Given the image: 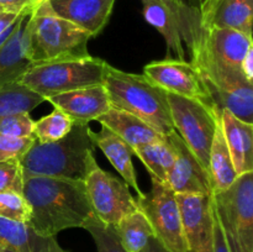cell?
I'll use <instances>...</instances> for the list:
<instances>
[{"label":"cell","instance_id":"37","mask_svg":"<svg viewBox=\"0 0 253 252\" xmlns=\"http://www.w3.org/2000/svg\"><path fill=\"white\" fill-rule=\"evenodd\" d=\"M141 252H169L155 236L148 241V244L146 245L145 249Z\"/></svg>","mask_w":253,"mask_h":252},{"label":"cell","instance_id":"7","mask_svg":"<svg viewBox=\"0 0 253 252\" xmlns=\"http://www.w3.org/2000/svg\"><path fill=\"white\" fill-rule=\"evenodd\" d=\"M190 63L217 110H229L240 120L253 124V82L241 72L215 66L198 53H190Z\"/></svg>","mask_w":253,"mask_h":252},{"label":"cell","instance_id":"28","mask_svg":"<svg viewBox=\"0 0 253 252\" xmlns=\"http://www.w3.org/2000/svg\"><path fill=\"white\" fill-rule=\"evenodd\" d=\"M73 120L54 108L52 113L34 123V136L41 143H49L63 138L73 127Z\"/></svg>","mask_w":253,"mask_h":252},{"label":"cell","instance_id":"20","mask_svg":"<svg viewBox=\"0 0 253 252\" xmlns=\"http://www.w3.org/2000/svg\"><path fill=\"white\" fill-rule=\"evenodd\" d=\"M220 115L237 175L253 172V124L240 120L229 110H220Z\"/></svg>","mask_w":253,"mask_h":252},{"label":"cell","instance_id":"4","mask_svg":"<svg viewBox=\"0 0 253 252\" xmlns=\"http://www.w3.org/2000/svg\"><path fill=\"white\" fill-rule=\"evenodd\" d=\"M90 39L88 32L54 14L47 0L34 7L29 37V54L34 64L86 56Z\"/></svg>","mask_w":253,"mask_h":252},{"label":"cell","instance_id":"25","mask_svg":"<svg viewBox=\"0 0 253 252\" xmlns=\"http://www.w3.org/2000/svg\"><path fill=\"white\" fill-rule=\"evenodd\" d=\"M115 227L126 252H141L155 236L150 221L140 209L124 216Z\"/></svg>","mask_w":253,"mask_h":252},{"label":"cell","instance_id":"11","mask_svg":"<svg viewBox=\"0 0 253 252\" xmlns=\"http://www.w3.org/2000/svg\"><path fill=\"white\" fill-rule=\"evenodd\" d=\"M83 182L93 214L105 224L116 226L124 216L138 209L128 185L101 169L96 160L91 161Z\"/></svg>","mask_w":253,"mask_h":252},{"label":"cell","instance_id":"21","mask_svg":"<svg viewBox=\"0 0 253 252\" xmlns=\"http://www.w3.org/2000/svg\"><path fill=\"white\" fill-rule=\"evenodd\" d=\"M96 121L110 128L121 140L125 141L132 151L141 146L158 142L166 137L137 116L115 108L109 109Z\"/></svg>","mask_w":253,"mask_h":252},{"label":"cell","instance_id":"17","mask_svg":"<svg viewBox=\"0 0 253 252\" xmlns=\"http://www.w3.org/2000/svg\"><path fill=\"white\" fill-rule=\"evenodd\" d=\"M202 29H232L252 37L253 0H202Z\"/></svg>","mask_w":253,"mask_h":252},{"label":"cell","instance_id":"30","mask_svg":"<svg viewBox=\"0 0 253 252\" xmlns=\"http://www.w3.org/2000/svg\"><path fill=\"white\" fill-rule=\"evenodd\" d=\"M30 214L31 210L29 203L26 202L22 193L12 190L0 193V216L12 221L27 224Z\"/></svg>","mask_w":253,"mask_h":252},{"label":"cell","instance_id":"19","mask_svg":"<svg viewBox=\"0 0 253 252\" xmlns=\"http://www.w3.org/2000/svg\"><path fill=\"white\" fill-rule=\"evenodd\" d=\"M116 0H47L49 7L62 19L96 37L108 25Z\"/></svg>","mask_w":253,"mask_h":252},{"label":"cell","instance_id":"41","mask_svg":"<svg viewBox=\"0 0 253 252\" xmlns=\"http://www.w3.org/2000/svg\"><path fill=\"white\" fill-rule=\"evenodd\" d=\"M0 252H1V247H0Z\"/></svg>","mask_w":253,"mask_h":252},{"label":"cell","instance_id":"22","mask_svg":"<svg viewBox=\"0 0 253 252\" xmlns=\"http://www.w3.org/2000/svg\"><path fill=\"white\" fill-rule=\"evenodd\" d=\"M90 138L93 141V145L103 151L113 167L120 173L124 182L128 187H132L135 189L137 197H142L143 192L138 187L135 168H133L132 148L104 125H101V128L98 132L90 131Z\"/></svg>","mask_w":253,"mask_h":252},{"label":"cell","instance_id":"2","mask_svg":"<svg viewBox=\"0 0 253 252\" xmlns=\"http://www.w3.org/2000/svg\"><path fill=\"white\" fill-rule=\"evenodd\" d=\"M89 124L74 123L63 138L54 142L34 143L19 160L24 175L71 178L84 180L94 157Z\"/></svg>","mask_w":253,"mask_h":252},{"label":"cell","instance_id":"10","mask_svg":"<svg viewBox=\"0 0 253 252\" xmlns=\"http://www.w3.org/2000/svg\"><path fill=\"white\" fill-rule=\"evenodd\" d=\"M152 179V188L137 197V207L150 221L155 237L169 252H188L182 217L175 194L160 180Z\"/></svg>","mask_w":253,"mask_h":252},{"label":"cell","instance_id":"36","mask_svg":"<svg viewBox=\"0 0 253 252\" xmlns=\"http://www.w3.org/2000/svg\"><path fill=\"white\" fill-rule=\"evenodd\" d=\"M20 14H11V12H5L2 10H0V36H1V34L7 27L11 26L16 21Z\"/></svg>","mask_w":253,"mask_h":252},{"label":"cell","instance_id":"8","mask_svg":"<svg viewBox=\"0 0 253 252\" xmlns=\"http://www.w3.org/2000/svg\"><path fill=\"white\" fill-rule=\"evenodd\" d=\"M170 118L175 131L209 173V152L220 111L199 100L167 93Z\"/></svg>","mask_w":253,"mask_h":252},{"label":"cell","instance_id":"38","mask_svg":"<svg viewBox=\"0 0 253 252\" xmlns=\"http://www.w3.org/2000/svg\"><path fill=\"white\" fill-rule=\"evenodd\" d=\"M47 252H67L61 247V245L57 242L56 237H48L47 241Z\"/></svg>","mask_w":253,"mask_h":252},{"label":"cell","instance_id":"9","mask_svg":"<svg viewBox=\"0 0 253 252\" xmlns=\"http://www.w3.org/2000/svg\"><path fill=\"white\" fill-rule=\"evenodd\" d=\"M143 17L167 42L169 51L184 59L185 48L202 32L199 7L170 0H142Z\"/></svg>","mask_w":253,"mask_h":252},{"label":"cell","instance_id":"33","mask_svg":"<svg viewBox=\"0 0 253 252\" xmlns=\"http://www.w3.org/2000/svg\"><path fill=\"white\" fill-rule=\"evenodd\" d=\"M35 137H11L0 135V162L20 160L34 143Z\"/></svg>","mask_w":253,"mask_h":252},{"label":"cell","instance_id":"15","mask_svg":"<svg viewBox=\"0 0 253 252\" xmlns=\"http://www.w3.org/2000/svg\"><path fill=\"white\" fill-rule=\"evenodd\" d=\"M175 151V158L165 184L174 194H212L209 173L189 150L177 131L167 135Z\"/></svg>","mask_w":253,"mask_h":252},{"label":"cell","instance_id":"34","mask_svg":"<svg viewBox=\"0 0 253 252\" xmlns=\"http://www.w3.org/2000/svg\"><path fill=\"white\" fill-rule=\"evenodd\" d=\"M41 0H0V10L11 14H20L24 10L35 7Z\"/></svg>","mask_w":253,"mask_h":252},{"label":"cell","instance_id":"29","mask_svg":"<svg viewBox=\"0 0 253 252\" xmlns=\"http://www.w3.org/2000/svg\"><path fill=\"white\" fill-rule=\"evenodd\" d=\"M83 229L91 235L98 252H126L119 239L115 225L105 224L93 215L84 222Z\"/></svg>","mask_w":253,"mask_h":252},{"label":"cell","instance_id":"26","mask_svg":"<svg viewBox=\"0 0 253 252\" xmlns=\"http://www.w3.org/2000/svg\"><path fill=\"white\" fill-rule=\"evenodd\" d=\"M133 155H136V157L140 158L141 162L145 165L151 178L166 183V178L175 158L174 147L167 136L158 142L135 148Z\"/></svg>","mask_w":253,"mask_h":252},{"label":"cell","instance_id":"5","mask_svg":"<svg viewBox=\"0 0 253 252\" xmlns=\"http://www.w3.org/2000/svg\"><path fill=\"white\" fill-rule=\"evenodd\" d=\"M108 62L86 54L34 64L19 83L41 95L49 96L91 85H103Z\"/></svg>","mask_w":253,"mask_h":252},{"label":"cell","instance_id":"35","mask_svg":"<svg viewBox=\"0 0 253 252\" xmlns=\"http://www.w3.org/2000/svg\"><path fill=\"white\" fill-rule=\"evenodd\" d=\"M214 202V200H212ZM214 252H231L214 208Z\"/></svg>","mask_w":253,"mask_h":252},{"label":"cell","instance_id":"24","mask_svg":"<svg viewBox=\"0 0 253 252\" xmlns=\"http://www.w3.org/2000/svg\"><path fill=\"white\" fill-rule=\"evenodd\" d=\"M48 237L35 234L27 224L0 216V247H12L19 252H47Z\"/></svg>","mask_w":253,"mask_h":252},{"label":"cell","instance_id":"1","mask_svg":"<svg viewBox=\"0 0 253 252\" xmlns=\"http://www.w3.org/2000/svg\"><path fill=\"white\" fill-rule=\"evenodd\" d=\"M22 195L31 210L27 226L41 237H56L63 230L83 227L94 215L83 180L24 175Z\"/></svg>","mask_w":253,"mask_h":252},{"label":"cell","instance_id":"27","mask_svg":"<svg viewBox=\"0 0 253 252\" xmlns=\"http://www.w3.org/2000/svg\"><path fill=\"white\" fill-rule=\"evenodd\" d=\"M44 99L19 82L0 88V121L11 114L30 113Z\"/></svg>","mask_w":253,"mask_h":252},{"label":"cell","instance_id":"16","mask_svg":"<svg viewBox=\"0 0 253 252\" xmlns=\"http://www.w3.org/2000/svg\"><path fill=\"white\" fill-rule=\"evenodd\" d=\"M34 7L24 10L11 34L0 44V88L17 82L32 66L29 54L30 17Z\"/></svg>","mask_w":253,"mask_h":252},{"label":"cell","instance_id":"13","mask_svg":"<svg viewBox=\"0 0 253 252\" xmlns=\"http://www.w3.org/2000/svg\"><path fill=\"white\" fill-rule=\"evenodd\" d=\"M143 76L166 93L199 100L215 108L198 71L185 59L165 58L150 62L143 67Z\"/></svg>","mask_w":253,"mask_h":252},{"label":"cell","instance_id":"31","mask_svg":"<svg viewBox=\"0 0 253 252\" xmlns=\"http://www.w3.org/2000/svg\"><path fill=\"white\" fill-rule=\"evenodd\" d=\"M34 123L29 113L11 114L0 121V135L11 137H35Z\"/></svg>","mask_w":253,"mask_h":252},{"label":"cell","instance_id":"39","mask_svg":"<svg viewBox=\"0 0 253 252\" xmlns=\"http://www.w3.org/2000/svg\"><path fill=\"white\" fill-rule=\"evenodd\" d=\"M170 1L180 2V4H187V5H192V6H195V7H199L202 0H170Z\"/></svg>","mask_w":253,"mask_h":252},{"label":"cell","instance_id":"32","mask_svg":"<svg viewBox=\"0 0 253 252\" xmlns=\"http://www.w3.org/2000/svg\"><path fill=\"white\" fill-rule=\"evenodd\" d=\"M22 169L19 160L0 162V193L12 190L22 193Z\"/></svg>","mask_w":253,"mask_h":252},{"label":"cell","instance_id":"12","mask_svg":"<svg viewBox=\"0 0 253 252\" xmlns=\"http://www.w3.org/2000/svg\"><path fill=\"white\" fill-rule=\"evenodd\" d=\"M188 51L217 67L244 73L242 63L253 51L252 37L232 29H203Z\"/></svg>","mask_w":253,"mask_h":252},{"label":"cell","instance_id":"18","mask_svg":"<svg viewBox=\"0 0 253 252\" xmlns=\"http://www.w3.org/2000/svg\"><path fill=\"white\" fill-rule=\"evenodd\" d=\"M46 100L68 115L73 123L89 124L98 120L111 108L104 85H91L66 91L49 96Z\"/></svg>","mask_w":253,"mask_h":252},{"label":"cell","instance_id":"40","mask_svg":"<svg viewBox=\"0 0 253 252\" xmlns=\"http://www.w3.org/2000/svg\"><path fill=\"white\" fill-rule=\"evenodd\" d=\"M1 252H19L12 247H1Z\"/></svg>","mask_w":253,"mask_h":252},{"label":"cell","instance_id":"14","mask_svg":"<svg viewBox=\"0 0 253 252\" xmlns=\"http://www.w3.org/2000/svg\"><path fill=\"white\" fill-rule=\"evenodd\" d=\"M188 252H214L212 194H175Z\"/></svg>","mask_w":253,"mask_h":252},{"label":"cell","instance_id":"3","mask_svg":"<svg viewBox=\"0 0 253 252\" xmlns=\"http://www.w3.org/2000/svg\"><path fill=\"white\" fill-rule=\"evenodd\" d=\"M103 85L111 108L137 116L163 136L175 130L170 118L167 93L143 74L120 71L108 63Z\"/></svg>","mask_w":253,"mask_h":252},{"label":"cell","instance_id":"23","mask_svg":"<svg viewBox=\"0 0 253 252\" xmlns=\"http://www.w3.org/2000/svg\"><path fill=\"white\" fill-rule=\"evenodd\" d=\"M209 177L212 193H219L229 188L239 177L232 163L231 155L222 130L221 115L209 152Z\"/></svg>","mask_w":253,"mask_h":252},{"label":"cell","instance_id":"6","mask_svg":"<svg viewBox=\"0 0 253 252\" xmlns=\"http://www.w3.org/2000/svg\"><path fill=\"white\" fill-rule=\"evenodd\" d=\"M212 200L231 252H253V172L212 193Z\"/></svg>","mask_w":253,"mask_h":252}]
</instances>
